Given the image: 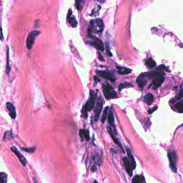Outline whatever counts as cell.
<instances>
[{
    "label": "cell",
    "instance_id": "6da1fadb",
    "mask_svg": "<svg viewBox=\"0 0 183 183\" xmlns=\"http://www.w3.org/2000/svg\"><path fill=\"white\" fill-rule=\"evenodd\" d=\"M97 97V94L94 90H91L90 93V97L87 101L83 106L82 109V114L85 119H87L88 117L87 112L93 109L95 103V100Z\"/></svg>",
    "mask_w": 183,
    "mask_h": 183
},
{
    "label": "cell",
    "instance_id": "7a4b0ae2",
    "mask_svg": "<svg viewBox=\"0 0 183 183\" xmlns=\"http://www.w3.org/2000/svg\"><path fill=\"white\" fill-rule=\"evenodd\" d=\"M104 29V23L103 20L100 18H97L91 20L88 28V34L100 33L103 32Z\"/></svg>",
    "mask_w": 183,
    "mask_h": 183
},
{
    "label": "cell",
    "instance_id": "3957f363",
    "mask_svg": "<svg viewBox=\"0 0 183 183\" xmlns=\"http://www.w3.org/2000/svg\"><path fill=\"white\" fill-rule=\"evenodd\" d=\"M102 90L106 99L110 100L117 97V94L107 82H105L102 85Z\"/></svg>",
    "mask_w": 183,
    "mask_h": 183
},
{
    "label": "cell",
    "instance_id": "277c9868",
    "mask_svg": "<svg viewBox=\"0 0 183 183\" xmlns=\"http://www.w3.org/2000/svg\"><path fill=\"white\" fill-rule=\"evenodd\" d=\"M88 35L89 37L90 38V39H92V40L90 42H88V44L91 46H92L93 47L95 48L96 49L99 50L102 52H104V47L103 42L100 39H98L97 37H95L92 34H88Z\"/></svg>",
    "mask_w": 183,
    "mask_h": 183
},
{
    "label": "cell",
    "instance_id": "5b68a950",
    "mask_svg": "<svg viewBox=\"0 0 183 183\" xmlns=\"http://www.w3.org/2000/svg\"><path fill=\"white\" fill-rule=\"evenodd\" d=\"M41 32L40 31H33L31 32L28 35L27 40H26V47L28 50H31L32 48L33 45L35 42V38H37Z\"/></svg>",
    "mask_w": 183,
    "mask_h": 183
},
{
    "label": "cell",
    "instance_id": "8992f818",
    "mask_svg": "<svg viewBox=\"0 0 183 183\" xmlns=\"http://www.w3.org/2000/svg\"><path fill=\"white\" fill-rule=\"evenodd\" d=\"M96 73L97 75H99L100 77L105 79L108 80L110 82H114L116 80V78L115 76L114 75L108 71L97 70L96 71Z\"/></svg>",
    "mask_w": 183,
    "mask_h": 183
},
{
    "label": "cell",
    "instance_id": "52a82bcc",
    "mask_svg": "<svg viewBox=\"0 0 183 183\" xmlns=\"http://www.w3.org/2000/svg\"><path fill=\"white\" fill-rule=\"evenodd\" d=\"M168 158L169 161L170 167L172 171L174 173H177V167L176 166V160L177 159L176 153L175 151H174L172 153L169 152L168 154Z\"/></svg>",
    "mask_w": 183,
    "mask_h": 183
},
{
    "label": "cell",
    "instance_id": "ba28073f",
    "mask_svg": "<svg viewBox=\"0 0 183 183\" xmlns=\"http://www.w3.org/2000/svg\"><path fill=\"white\" fill-rule=\"evenodd\" d=\"M6 108L9 112V116L11 117V119H15L17 117V114H16L15 107L14 106L13 104L10 102H8L6 104Z\"/></svg>",
    "mask_w": 183,
    "mask_h": 183
},
{
    "label": "cell",
    "instance_id": "9c48e42d",
    "mask_svg": "<svg viewBox=\"0 0 183 183\" xmlns=\"http://www.w3.org/2000/svg\"><path fill=\"white\" fill-rule=\"evenodd\" d=\"M123 164L125 167V170L126 171L128 174L130 176L132 177L133 175V168L131 166V164L130 163L129 159L127 157H124L123 158Z\"/></svg>",
    "mask_w": 183,
    "mask_h": 183
},
{
    "label": "cell",
    "instance_id": "30bf717a",
    "mask_svg": "<svg viewBox=\"0 0 183 183\" xmlns=\"http://www.w3.org/2000/svg\"><path fill=\"white\" fill-rule=\"evenodd\" d=\"M67 20L69 24L71 25L72 27H76L78 25V22L75 20L74 16L72 15V11L71 8L69 9V11L67 15Z\"/></svg>",
    "mask_w": 183,
    "mask_h": 183
},
{
    "label": "cell",
    "instance_id": "8fae6325",
    "mask_svg": "<svg viewBox=\"0 0 183 183\" xmlns=\"http://www.w3.org/2000/svg\"><path fill=\"white\" fill-rule=\"evenodd\" d=\"M164 81V77L159 73V75H157L155 78H154L153 81V88L154 90L157 89L159 86L161 85V84Z\"/></svg>",
    "mask_w": 183,
    "mask_h": 183
},
{
    "label": "cell",
    "instance_id": "7c38bea8",
    "mask_svg": "<svg viewBox=\"0 0 183 183\" xmlns=\"http://www.w3.org/2000/svg\"><path fill=\"white\" fill-rule=\"evenodd\" d=\"M11 150L18 157L20 161L23 164V166L24 167L26 166V163H27V160L25 159V157H24V156L20 153V151H18V149L16 147H12L11 148Z\"/></svg>",
    "mask_w": 183,
    "mask_h": 183
},
{
    "label": "cell",
    "instance_id": "4fadbf2b",
    "mask_svg": "<svg viewBox=\"0 0 183 183\" xmlns=\"http://www.w3.org/2000/svg\"><path fill=\"white\" fill-rule=\"evenodd\" d=\"M103 108V101L102 100L99 99L97 101L96 108L95 110V116H94V121H97V119L99 118L101 112Z\"/></svg>",
    "mask_w": 183,
    "mask_h": 183
},
{
    "label": "cell",
    "instance_id": "5bb4252c",
    "mask_svg": "<svg viewBox=\"0 0 183 183\" xmlns=\"http://www.w3.org/2000/svg\"><path fill=\"white\" fill-rule=\"evenodd\" d=\"M107 131H108V133L109 134H110V137H111V138H112V140L114 141V142H115V144H116L117 145H118L121 148H122V151H123V152L124 153L125 152V151H124V149L123 148V147H122V145L121 144V142L118 140V139L115 137V136L114 134V132H113V131H112V130L110 128V127H107Z\"/></svg>",
    "mask_w": 183,
    "mask_h": 183
},
{
    "label": "cell",
    "instance_id": "9a60e30c",
    "mask_svg": "<svg viewBox=\"0 0 183 183\" xmlns=\"http://www.w3.org/2000/svg\"><path fill=\"white\" fill-rule=\"evenodd\" d=\"M108 121V123L109 124V125L113 127V129L114 130V131L116 132V131H115V125L114 115V113H113V112H112V108H110L109 111Z\"/></svg>",
    "mask_w": 183,
    "mask_h": 183
},
{
    "label": "cell",
    "instance_id": "2e32d148",
    "mask_svg": "<svg viewBox=\"0 0 183 183\" xmlns=\"http://www.w3.org/2000/svg\"><path fill=\"white\" fill-rule=\"evenodd\" d=\"M126 149L127 156H128V157H129L128 158L129 160L130 163L131 164V166L132 167L133 169H135L136 168V161H135L134 158V155L132 154L131 151L130 150V149L129 147H126Z\"/></svg>",
    "mask_w": 183,
    "mask_h": 183
},
{
    "label": "cell",
    "instance_id": "e0dca14e",
    "mask_svg": "<svg viewBox=\"0 0 183 183\" xmlns=\"http://www.w3.org/2000/svg\"><path fill=\"white\" fill-rule=\"evenodd\" d=\"M145 76L143 74H141L136 80V82L140 88H144V87L146 84L147 80L145 79Z\"/></svg>",
    "mask_w": 183,
    "mask_h": 183
},
{
    "label": "cell",
    "instance_id": "ac0fdd59",
    "mask_svg": "<svg viewBox=\"0 0 183 183\" xmlns=\"http://www.w3.org/2000/svg\"><path fill=\"white\" fill-rule=\"evenodd\" d=\"M79 136L82 141H83L84 139H85L86 140H89L90 139V132L88 130L84 129L80 130L79 131Z\"/></svg>",
    "mask_w": 183,
    "mask_h": 183
},
{
    "label": "cell",
    "instance_id": "d6986e66",
    "mask_svg": "<svg viewBox=\"0 0 183 183\" xmlns=\"http://www.w3.org/2000/svg\"><path fill=\"white\" fill-rule=\"evenodd\" d=\"M118 69V73L121 75H126L131 73L132 70L126 67H116Z\"/></svg>",
    "mask_w": 183,
    "mask_h": 183
},
{
    "label": "cell",
    "instance_id": "ffe728a7",
    "mask_svg": "<svg viewBox=\"0 0 183 183\" xmlns=\"http://www.w3.org/2000/svg\"><path fill=\"white\" fill-rule=\"evenodd\" d=\"M92 160L97 166H100L101 165V158L100 157L99 154L97 152L93 153V155H92Z\"/></svg>",
    "mask_w": 183,
    "mask_h": 183
},
{
    "label": "cell",
    "instance_id": "44dd1931",
    "mask_svg": "<svg viewBox=\"0 0 183 183\" xmlns=\"http://www.w3.org/2000/svg\"><path fill=\"white\" fill-rule=\"evenodd\" d=\"M154 96L151 93H148L147 94L144 98V101L148 105H151V104H153L154 101Z\"/></svg>",
    "mask_w": 183,
    "mask_h": 183
},
{
    "label": "cell",
    "instance_id": "7402d4cb",
    "mask_svg": "<svg viewBox=\"0 0 183 183\" xmlns=\"http://www.w3.org/2000/svg\"><path fill=\"white\" fill-rule=\"evenodd\" d=\"M10 70H11V68H10V65L9 64V47L7 46V64H6V67H5V71L8 75H9Z\"/></svg>",
    "mask_w": 183,
    "mask_h": 183
},
{
    "label": "cell",
    "instance_id": "603a6c76",
    "mask_svg": "<svg viewBox=\"0 0 183 183\" xmlns=\"http://www.w3.org/2000/svg\"><path fill=\"white\" fill-rule=\"evenodd\" d=\"M133 85L130 83V82H123V83H121L119 85V91H121L123 90L124 88H129V87H133Z\"/></svg>",
    "mask_w": 183,
    "mask_h": 183
},
{
    "label": "cell",
    "instance_id": "cb8c5ba5",
    "mask_svg": "<svg viewBox=\"0 0 183 183\" xmlns=\"http://www.w3.org/2000/svg\"><path fill=\"white\" fill-rule=\"evenodd\" d=\"M146 64L147 66L149 68H153L156 66V62H155V60H153V59L152 58H149L148 60H147L146 61Z\"/></svg>",
    "mask_w": 183,
    "mask_h": 183
},
{
    "label": "cell",
    "instance_id": "d4e9b609",
    "mask_svg": "<svg viewBox=\"0 0 183 183\" xmlns=\"http://www.w3.org/2000/svg\"><path fill=\"white\" fill-rule=\"evenodd\" d=\"M8 175L5 172H0V183H7Z\"/></svg>",
    "mask_w": 183,
    "mask_h": 183
},
{
    "label": "cell",
    "instance_id": "484cf974",
    "mask_svg": "<svg viewBox=\"0 0 183 183\" xmlns=\"http://www.w3.org/2000/svg\"><path fill=\"white\" fill-rule=\"evenodd\" d=\"M108 112V107H107L104 109V112H103V115H102V116L101 118V123L104 124V122L106 121V118H107V114Z\"/></svg>",
    "mask_w": 183,
    "mask_h": 183
},
{
    "label": "cell",
    "instance_id": "4316f807",
    "mask_svg": "<svg viewBox=\"0 0 183 183\" xmlns=\"http://www.w3.org/2000/svg\"><path fill=\"white\" fill-rule=\"evenodd\" d=\"M176 108L177 111L179 113L183 112V102H179L176 105Z\"/></svg>",
    "mask_w": 183,
    "mask_h": 183
},
{
    "label": "cell",
    "instance_id": "83f0119b",
    "mask_svg": "<svg viewBox=\"0 0 183 183\" xmlns=\"http://www.w3.org/2000/svg\"><path fill=\"white\" fill-rule=\"evenodd\" d=\"M21 149L23 151H25L27 153H32L35 152L36 150L35 147H33L31 148H27V147H21Z\"/></svg>",
    "mask_w": 183,
    "mask_h": 183
},
{
    "label": "cell",
    "instance_id": "f1b7e54d",
    "mask_svg": "<svg viewBox=\"0 0 183 183\" xmlns=\"http://www.w3.org/2000/svg\"><path fill=\"white\" fill-rule=\"evenodd\" d=\"M75 6L77 7L78 10H81L82 8V0H75Z\"/></svg>",
    "mask_w": 183,
    "mask_h": 183
},
{
    "label": "cell",
    "instance_id": "f546056e",
    "mask_svg": "<svg viewBox=\"0 0 183 183\" xmlns=\"http://www.w3.org/2000/svg\"><path fill=\"white\" fill-rule=\"evenodd\" d=\"M131 183H140V176L139 175H136L134 177L132 180Z\"/></svg>",
    "mask_w": 183,
    "mask_h": 183
},
{
    "label": "cell",
    "instance_id": "4dcf8cb0",
    "mask_svg": "<svg viewBox=\"0 0 183 183\" xmlns=\"http://www.w3.org/2000/svg\"><path fill=\"white\" fill-rule=\"evenodd\" d=\"M106 50H107V53L108 55L110 56V57H112V54L111 53V52H110V48H109V46L108 45V43H106Z\"/></svg>",
    "mask_w": 183,
    "mask_h": 183
},
{
    "label": "cell",
    "instance_id": "1f68e13d",
    "mask_svg": "<svg viewBox=\"0 0 183 183\" xmlns=\"http://www.w3.org/2000/svg\"><path fill=\"white\" fill-rule=\"evenodd\" d=\"M0 40L3 41L4 40V36L3 34L2 28L1 27V25L0 24Z\"/></svg>",
    "mask_w": 183,
    "mask_h": 183
},
{
    "label": "cell",
    "instance_id": "d6a6232c",
    "mask_svg": "<svg viewBox=\"0 0 183 183\" xmlns=\"http://www.w3.org/2000/svg\"><path fill=\"white\" fill-rule=\"evenodd\" d=\"M157 107H153V108H152V109H149V110H148V114H152V113H153V112H155V110H157Z\"/></svg>",
    "mask_w": 183,
    "mask_h": 183
},
{
    "label": "cell",
    "instance_id": "836d02e7",
    "mask_svg": "<svg viewBox=\"0 0 183 183\" xmlns=\"http://www.w3.org/2000/svg\"><path fill=\"white\" fill-rule=\"evenodd\" d=\"M181 92H179V97L181 98V97H183V85H181Z\"/></svg>",
    "mask_w": 183,
    "mask_h": 183
},
{
    "label": "cell",
    "instance_id": "e575fe53",
    "mask_svg": "<svg viewBox=\"0 0 183 183\" xmlns=\"http://www.w3.org/2000/svg\"><path fill=\"white\" fill-rule=\"evenodd\" d=\"M140 183H146L145 178L143 175L140 176Z\"/></svg>",
    "mask_w": 183,
    "mask_h": 183
},
{
    "label": "cell",
    "instance_id": "d590c367",
    "mask_svg": "<svg viewBox=\"0 0 183 183\" xmlns=\"http://www.w3.org/2000/svg\"><path fill=\"white\" fill-rule=\"evenodd\" d=\"M98 56H99V59L100 60H101V61H103V62L105 61L104 58V57L102 56L101 54H100V53H99Z\"/></svg>",
    "mask_w": 183,
    "mask_h": 183
},
{
    "label": "cell",
    "instance_id": "8d00e7d4",
    "mask_svg": "<svg viewBox=\"0 0 183 183\" xmlns=\"http://www.w3.org/2000/svg\"><path fill=\"white\" fill-rule=\"evenodd\" d=\"M94 84H95V85L97 84L98 82H100L101 81V80L99 79L97 76H94Z\"/></svg>",
    "mask_w": 183,
    "mask_h": 183
},
{
    "label": "cell",
    "instance_id": "74e56055",
    "mask_svg": "<svg viewBox=\"0 0 183 183\" xmlns=\"http://www.w3.org/2000/svg\"><path fill=\"white\" fill-rule=\"evenodd\" d=\"M10 134H10V132H9V135H10ZM5 136H8V135H7V134H5Z\"/></svg>",
    "mask_w": 183,
    "mask_h": 183
},
{
    "label": "cell",
    "instance_id": "f35d334b",
    "mask_svg": "<svg viewBox=\"0 0 183 183\" xmlns=\"http://www.w3.org/2000/svg\"><path fill=\"white\" fill-rule=\"evenodd\" d=\"M94 183H98V182H97V181H94Z\"/></svg>",
    "mask_w": 183,
    "mask_h": 183
}]
</instances>
